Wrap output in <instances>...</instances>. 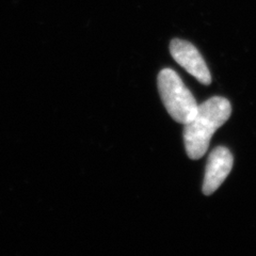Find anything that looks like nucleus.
<instances>
[{
	"mask_svg": "<svg viewBox=\"0 0 256 256\" xmlns=\"http://www.w3.org/2000/svg\"><path fill=\"white\" fill-rule=\"evenodd\" d=\"M234 158L228 148H216L208 157L203 182V194L210 196L217 190L233 169Z\"/></svg>",
	"mask_w": 256,
	"mask_h": 256,
	"instance_id": "4",
	"label": "nucleus"
},
{
	"mask_svg": "<svg viewBox=\"0 0 256 256\" xmlns=\"http://www.w3.org/2000/svg\"><path fill=\"white\" fill-rule=\"evenodd\" d=\"M232 114L230 102L216 96L198 107L196 116L184 130V143L191 159H200L207 152L212 134L226 123Z\"/></svg>",
	"mask_w": 256,
	"mask_h": 256,
	"instance_id": "1",
	"label": "nucleus"
},
{
	"mask_svg": "<svg viewBox=\"0 0 256 256\" xmlns=\"http://www.w3.org/2000/svg\"><path fill=\"white\" fill-rule=\"evenodd\" d=\"M158 91L164 105L174 121L187 124L196 114L198 105L175 70L164 68L157 78Z\"/></svg>",
	"mask_w": 256,
	"mask_h": 256,
	"instance_id": "2",
	"label": "nucleus"
},
{
	"mask_svg": "<svg viewBox=\"0 0 256 256\" xmlns=\"http://www.w3.org/2000/svg\"><path fill=\"white\" fill-rule=\"evenodd\" d=\"M170 52L174 60L200 82L208 86L212 82V75L202 54L191 43L180 38H174L170 44Z\"/></svg>",
	"mask_w": 256,
	"mask_h": 256,
	"instance_id": "3",
	"label": "nucleus"
}]
</instances>
